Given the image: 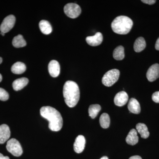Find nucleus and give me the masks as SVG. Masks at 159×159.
<instances>
[{
  "mask_svg": "<svg viewBox=\"0 0 159 159\" xmlns=\"http://www.w3.org/2000/svg\"><path fill=\"white\" fill-rule=\"evenodd\" d=\"M152 99L154 102L159 103V91L155 92L152 94Z\"/></svg>",
  "mask_w": 159,
  "mask_h": 159,
  "instance_id": "obj_26",
  "label": "nucleus"
},
{
  "mask_svg": "<svg viewBox=\"0 0 159 159\" xmlns=\"http://www.w3.org/2000/svg\"><path fill=\"white\" fill-rule=\"evenodd\" d=\"M137 131L140 134L143 139H147L149 136V132L147 126L144 123H139L136 125Z\"/></svg>",
  "mask_w": 159,
  "mask_h": 159,
  "instance_id": "obj_19",
  "label": "nucleus"
},
{
  "mask_svg": "<svg viewBox=\"0 0 159 159\" xmlns=\"http://www.w3.org/2000/svg\"><path fill=\"white\" fill-rule=\"evenodd\" d=\"M155 48L157 51H159V38L157 40L156 43Z\"/></svg>",
  "mask_w": 159,
  "mask_h": 159,
  "instance_id": "obj_28",
  "label": "nucleus"
},
{
  "mask_svg": "<svg viewBox=\"0 0 159 159\" xmlns=\"http://www.w3.org/2000/svg\"><path fill=\"white\" fill-rule=\"evenodd\" d=\"M142 2L148 4V5H152L155 4L156 2L155 0H142Z\"/></svg>",
  "mask_w": 159,
  "mask_h": 159,
  "instance_id": "obj_27",
  "label": "nucleus"
},
{
  "mask_svg": "<svg viewBox=\"0 0 159 159\" xmlns=\"http://www.w3.org/2000/svg\"><path fill=\"white\" fill-rule=\"evenodd\" d=\"M128 95L125 91L119 92L115 96L114 102L117 106L122 107L125 105L128 100Z\"/></svg>",
  "mask_w": 159,
  "mask_h": 159,
  "instance_id": "obj_9",
  "label": "nucleus"
},
{
  "mask_svg": "<svg viewBox=\"0 0 159 159\" xmlns=\"http://www.w3.org/2000/svg\"><path fill=\"white\" fill-rule=\"evenodd\" d=\"M146 45L145 40L143 37L138 38L134 43V50L138 53L141 52L145 49Z\"/></svg>",
  "mask_w": 159,
  "mask_h": 159,
  "instance_id": "obj_18",
  "label": "nucleus"
},
{
  "mask_svg": "<svg viewBox=\"0 0 159 159\" xmlns=\"http://www.w3.org/2000/svg\"><path fill=\"white\" fill-rule=\"evenodd\" d=\"M113 56L116 60H122L125 57L124 48L122 46H118L114 50Z\"/></svg>",
  "mask_w": 159,
  "mask_h": 159,
  "instance_id": "obj_21",
  "label": "nucleus"
},
{
  "mask_svg": "<svg viewBox=\"0 0 159 159\" xmlns=\"http://www.w3.org/2000/svg\"><path fill=\"white\" fill-rule=\"evenodd\" d=\"M7 150L15 157H20L22 154L23 149L20 142L15 139H11L7 142Z\"/></svg>",
  "mask_w": 159,
  "mask_h": 159,
  "instance_id": "obj_5",
  "label": "nucleus"
},
{
  "mask_svg": "<svg viewBox=\"0 0 159 159\" xmlns=\"http://www.w3.org/2000/svg\"><path fill=\"white\" fill-rule=\"evenodd\" d=\"M64 11L67 16L71 18H76L79 16L81 9L79 6L75 3H69L65 6Z\"/></svg>",
  "mask_w": 159,
  "mask_h": 159,
  "instance_id": "obj_6",
  "label": "nucleus"
},
{
  "mask_svg": "<svg viewBox=\"0 0 159 159\" xmlns=\"http://www.w3.org/2000/svg\"><path fill=\"white\" fill-rule=\"evenodd\" d=\"M16 22V18L14 16L11 15L8 16L3 20L0 26L1 32L7 33L14 27Z\"/></svg>",
  "mask_w": 159,
  "mask_h": 159,
  "instance_id": "obj_7",
  "label": "nucleus"
},
{
  "mask_svg": "<svg viewBox=\"0 0 159 159\" xmlns=\"http://www.w3.org/2000/svg\"><path fill=\"white\" fill-rule=\"evenodd\" d=\"M41 116L49 121V128L53 131H58L62 128L63 119L60 113L50 106L43 107L40 110Z\"/></svg>",
  "mask_w": 159,
  "mask_h": 159,
  "instance_id": "obj_1",
  "label": "nucleus"
},
{
  "mask_svg": "<svg viewBox=\"0 0 159 159\" xmlns=\"http://www.w3.org/2000/svg\"><path fill=\"white\" fill-rule=\"evenodd\" d=\"M0 159H10L9 157L7 156H4L3 154L0 153Z\"/></svg>",
  "mask_w": 159,
  "mask_h": 159,
  "instance_id": "obj_30",
  "label": "nucleus"
},
{
  "mask_svg": "<svg viewBox=\"0 0 159 159\" xmlns=\"http://www.w3.org/2000/svg\"><path fill=\"white\" fill-rule=\"evenodd\" d=\"M120 76V71L117 69L108 71L102 77V84L107 87H111L118 81Z\"/></svg>",
  "mask_w": 159,
  "mask_h": 159,
  "instance_id": "obj_4",
  "label": "nucleus"
},
{
  "mask_svg": "<svg viewBox=\"0 0 159 159\" xmlns=\"http://www.w3.org/2000/svg\"><path fill=\"white\" fill-rule=\"evenodd\" d=\"M146 77L148 81L152 82L159 77V64H155L151 66L147 71Z\"/></svg>",
  "mask_w": 159,
  "mask_h": 159,
  "instance_id": "obj_8",
  "label": "nucleus"
},
{
  "mask_svg": "<svg viewBox=\"0 0 159 159\" xmlns=\"http://www.w3.org/2000/svg\"><path fill=\"white\" fill-rule=\"evenodd\" d=\"M100 159H108V158L107 157L104 156L102 157L101 158H100Z\"/></svg>",
  "mask_w": 159,
  "mask_h": 159,
  "instance_id": "obj_31",
  "label": "nucleus"
},
{
  "mask_svg": "<svg viewBox=\"0 0 159 159\" xmlns=\"http://www.w3.org/2000/svg\"><path fill=\"white\" fill-rule=\"evenodd\" d=\"M29 79L25 77L16 80L12 83V87L14 90L19 91L21 90L29 83Z\"/></svg>",
  "mask_w": 159,
  "mask_h": 159,
  "instance_id": "obj_16",
  "label": "nucleus"
},
{
  "mask_svg": "<svg viewBox=\"0 0 159 159\" xmlns=\"http://www.w3.org/2000/svg\"><path fill=\"white\" fill-rule=\"evenodd\" d=\"M2 75L0 74V82L2 81Z\"/></svg>",
  "mask_w": 159,
  "mask_h": 159,
  "instance_id": "obj_32",
  "label": "nucleus"
},
{
  "mask_svg": "<svg viewBox=\"0 0 159 159\" xmlns=\"http://www.w3.org/2000/svg\"><path fill=\"white\" fill-rule=\"evenodd\" d=\"M40 29L43 34H49L52 31V26L48 21L42 20L39 23Z\"/></svg>",
  "mask_w": 159,
  "mask_h": 159,
  "instance_id": "obj_17",
  "label": "nucleus"
},
{
  "mask_svg": "<svg viewBox=\"0 0 159 159\" xmlns=\"http://www.w3.org/2000/svg\"><path fill=\"white\" fill-rule=\"evenodd\" d=\"M85 145V138L83 135L78 136L74 143V150L77 153H81L84 150Z\"/></svg>",
  "mask_w": 159,
  "mask_h": 159,
  "instance_id": "obj_11",
  "label": "nucleus"
},
{
  "mask_svg": "<svg viewBox=\"0 0 159 159\" xmlns=\"http://www.w3.org/2000/svg\"><path fill=\"white\" fill-rule=\"evenodd\" d=\"M1 34H2V36H5V33H3V32H1Z\"/></svg>",
  "mask_w": 159,
  "mask_h": 159,
  "instance_id": "obj_34",
  "label": "nucleus"
},
{
  "mask_svg": "<svg viewBox=\"0 0 159 159\" xmlns=\"http://www.w3.org/2000/svg\"><path fill=\"white\" fill-rule=\"evenodd\" d=\"M102 40L103 37L100 32H97L93 36H88L86 39L87 43L93 47H96L101 44Z\"/></svg>",
  "mask_w": 159,
  "mask_h": 159,
  "instance_id": "obj_10",
  "label": "nucleus"
},
{
  "mask_svg": "<svg viewBox=\"0 0 159 159\" xmlns=\"http://www.w3.org/2000/svg\"><path fill=\"white\" fill-rule=\"evenodd\" d=\"M26 67L25 64L21 62H16L12 65L11 68V71L13 74H20L25 71Z\"/></svg>",
  "mask_w": 159,
  "mask_h": 159,
  "instance_id": "obj_20",
  "label": "nucleus"
},
{
  "mask_svg": "<svg viewBox=\"0 0 159 159\" xmlns=\"http://www.w3.org/2000/svg\"><path fill=\"white\" fill-rule=\"evenodd\" d=\"M129 159H142V158L139 156H134L130 157Z\"/></svg>",
  "mask_w": 159,
  "mask_h": 159,
  "instance_id": "obj_29",
  "label": "nucleus"
},
{
  "mask_svg": "<svg viewBox=\"0 0 159 159\" xmlns=\"http://www.w3.org/2000/svg\"><path fill=\"white\" fill-rule=\"evenodd\" d=\"M63 94L67 105L74 107L78 103L80 97L78 85L76 82L71 80L66 81L63 89Z\"/></svg>",
  "mask_w": 159,
  "mask_h": 159,
  "instance_id": "obj_2",
  "label": "nucleus"
},
{
  "mask_svg": "<svg viewBox=\"0 0 159 159\" xmlns=\"http://www.w3.org/2000/svg\"><path fill=\"white\" fill-rule=\"evenodd\" d=\"M101 106L99 104H93L90 106L89 108V114L92 119H94L97 116L101 110Z\"/></svg>",
  "mask_w": 159,
  "mask_h": 159,
  "instance_id": "obj_24",
  "label": "nucleus"
},
{
  "mask_svg": "<svg viewBox=\"0 0 159 159\" xmlns=\"http://www.w3.org/2000/svg\"><path fill=\"white\" fill-rule=\"evenodd\" d=\"M126 143L129 145H135L139 142V137L137 130L133 129L129 133L125 139Z\"/></svg>",
  "mask_w": 159,
  "mask_h": 159,
  "instance_id": "obj_15",
  "label": "nucleus"
},
{
  "mask_svg": "<svg viewBox=\"0 0 159 159\" xmlns=\"http://www.w3.org/2000/svg\"><path fill=\"white\" fill-rule=\"evenodd\" d=\"M133 25L132 20L124 16H120L115 19L111 23V28L118 34H126L129 33Z\"/></svg>",
  "mask_w": 159,
  "mask_h": 159,
  "instance_id": "obj_3",
  "label": "nucleus"
},
{
  "mask_svg": "<svg viewBox=\"0 0 159 159\" xmlns=\"http://www.w3.org/2000/svg\"><path fill=\"white\" fill-rule=\"evenodd\" d=\"M99 123L101 127L103 129H107L110 124V118L107 113H103L99 118Z\"/></svg>",
  "mask_w": 159,
  "mask_h": 159,
  "instance_id": "obj_23",
  "label": "nucleus"
},
{
  "mask_svg": "<svg viewBox=\"0 0 159 159\" xmlns=\"http://www.w3.org/2000/svg\"><path fill=\"white\" fill-rule=\"evenodd\" d=\"M2 58L0 57V64L2 63Z\"/></svg>",
  "mask_w": 159,
  "mask_h": 159,
  "instance_id": "obj_33",
  "label": "nucleus"
},
{
  "mask_svg": "<svg viewBox=\"0 0 159 159\" xmlns=\"http://www.w3.org/2000/svg\"><path fill=\"white\" fill-rule=\"evenodd\" d=\"M9 98V93L5 89L0 88V100L5 101Z\"/></svg>",
  "mask_w": 159,
  "mask_h": 159,
  "instance_id": "obj_25",
  "label": "nucleus"
},
{
  "mask_svg": "<svg viewBox=\"0 0 159 159\" xmlns=\"http://www.w3.org/2000/svg\"><path fill=\"white\" fill-rule=\"evenodd\" d=\"M10 129L6 124L0 125V144H4L10 137Z\"/></svg>",
  "mask_w": 159,
  "mask_h": 159,
  "instance_id": "obj_12",
  "label": "nucleus"
},
{
  "mask_svg": "<svg viewBox=\"0 0 159 159\" xmlns=\"http://www.w3.org/2000/svg\"><path fill=\"white\" fill-rule=\"evenodd\" d=\"M129 110L130 112L135 114H139L141 112V107L138 100L134 98H131L129 102Z\"/></svg>",
  "mask_w": 159,
  "mask_h": 159,
  "instance_id": "obj_14",
  "label": "nucleus"
},
{
  "mask_svg": "<svg viewBox=\"0 0 159 159\" xmlns=\"http://www.w3.org/2000/svg\"><path fill=\"white\" fill-rule=\"evenodd\" d=\"M12 43L13 46L16 48H23L26 45L25 40L21 34L15 36L12 40Z\"/></svg>",
  "mask_w": 159,
  "mask_h": 159,
  "instance_id": "obj_22",
  "label": "nucleus"
},
{
  "mask_svg": "<svg viewBox=\"0 0 159 159\" xmlns=\"http://www.w3.org/2000/svg\"><path fill=\"white\" fill-rule=\"evenodd\" d=\"M48 71L51 77H58L60 72V66L59 63L56 60L51 61L49 64Z\"/></svg>",
  "mask_w": 159,
  "mask_h": 159,
  "instance_id": "obj_13",
  "label": "nucleus"
}]
</instances>
